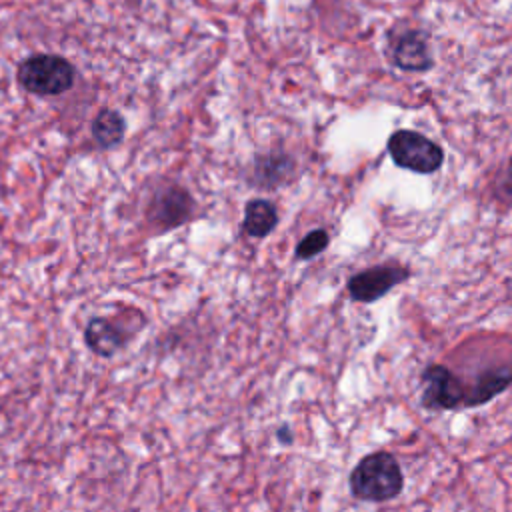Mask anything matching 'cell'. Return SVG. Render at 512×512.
Listing matches in <instances>:
<instances>
[{"mask_svg": "<svg viewBox=\"0 0 512 512\" xmlns=\"http://www.w3.org/2000/svg\"><path fill=\"white\" fill-rule=\"evenodd\" d=\"M350 492L362 502H386L404 488V474L394 454L378 450L366 454L350 472Z\"/></svg>", "mask_w": 512, "mask_h": 512, "instance_id": "1", "label": "cell"}, {"mask_svg": "<svg viewBox=\"0 0 512 512\" xmlns=\"http://www.w3.org/2000/svg\"><path fill=\"white\" fill-rule=\"evenodd\" d=\"M74 66L58 54H32L16 70L18 84L38 96H58L74 86Z\"/></svg>", "mask_w": 512, "mask_h": 512, "instance_id": "2", "label": "cell"}, {"mask_svg": "<svg viewBox=\"0 0 512 512\" xmlns=\"http://www.w3.org/2000/svg\"><path fill=\"white\" fill-rule=\"evenodd\" d=\"M388 154L396 166L418 174H432L444 162V150L414 130H396L388 138Z\"/></svg>", "mask_w": 512, "mask_h": 512, "instance_id": "3", "label": "cell"}, {"mask_svg": "<svg viewBox=\"0 0 512 512\" xmlns=\"http://www.w3.org/2000/svg\"><path fill=\"white\" fill-rule=\"evenodd\" d=\"M422 406L428 410L466 408L468 386L444 364H432L422 372Z\"/></svg>", "mask_w": 512, "mask_h": 512, "instance_id": "4", "label": "cell"}, {"mask_svg": "<svg viewBox=\"0 0 512 512\" xmlns=\"http://www.w3.org/2000/svg\"><path fill=\"white\" fill-rule=\"evenodd\" d=\"M410 278V268L400 262H384L356 272L348 280V294L354 302H376L394 286Z\"/></svg>", "mask_w": 512, "mask_h": 512, "instance_id": "5", "label": "cell"}, {"mask_svg": "<svg viewBox=\"0 0 512 512\" xmlns=\"http://www.w3.org/2000/svg\"><path fill=\"white\" fill-rule=\"evenodd\" d=\"M192 196L176 184L158 190L148 206V218L160 230H170L184 224L192 214Z\"/></svg>", "mask_w": 512, "mask_h": 512, "instance_id": "6", "label": "cell"}, {"mask_svg": "<svg viewBox=\"0 0 512 512\" xmlns=\"http://www.w3.org/2000/svg\"><path fill=\"white\" fill-rule=\"evenodd\" d=\"M392 58L398 68L408 70V72H422V70L432 68V64H434L428 42H426L424 34L418 30L404 32L402 36L396 38L394 48H392Z\"/></svg>", "mask_w": 512, "mask_h": 512, "instance_id": "7", "label": "cell"}, {"mask_svg": "<svg viewBox=\"0 0 512 512\" xmlns=\"http://www.w3.org/2000/svg\"><path fill=\"white\" fill-rule=\"evenodd\" d=\"M512 384V366L500 364L482 370L474 382L468 386V398L466 408H476L492 398H496L500 392H504Z\"/></svg>", "mask_w": 512, "mask_h": 512, "instance_id": "8", "label": "cell"}, {"mask_svg": "<svg viewBox=\"0 0 512 512\" xmlns=\"http://www.w3.org/2000/svg\"><path fill=\"white\" fill-rule=\"evenodd\" d=\"M126 338V332L118 324L102 316L92 318L84 330V340L88 348L102 358L114 356L126 344Z\"/></svg>", "mask_w": 512, "mask_h": 512, "instance_id": "9", "label": "cell"}, {"mask_svg": "<svg viewBox=\"0 0 512 512\" xmlns=\"http://www.w3.org/2000/svg\"><path fill=\"white\" fill-rule=\"evenodd\" d=\"M294 174V160L284 152H272L256 158L252 182L258 188H276L288 182Z\"/></svg>", "mask_w": 512, "mask_h": 512, "instance_id": "10", "label": "cell"}, {"mask_svg": "<svg viewBox=\"0 0 512 512\" xmlns=\"http://www.w3.org/2000/svg\"><path fill=\"white\" fill-rule=\"evenodd\" d=\"M278 224V210L270 200L254 198L244 206L242 232L252 238L268 236Z\"/></svg>", "mask_w": 512, "mask_h": 512, "instance_id": "11", "label": "cell"}, {"mask_svg": "<svg viewBox=\"0 0 512 512\" xmlns=\"http://www.w3.org/2000/svg\"><path fill=\"white\" fill-rule=\"evenodd\" d=\"M126 132V122L120 112L102 108L92 120V138L100 148H112L122 142Z\"/></svg>", "mask_w": 512, "mask_h": 512, "instance_id": "12", "label": "cell"}, {"mask_svg": "<svg viewBox=\"0 0 512 512\" xmlns=\"http://www.w3.org/2000/svg\"><path fill=\"white\" fill-rule=\"evenodd\" d=\"M330 236L324 228L310 230L298 244H296V258L298 260H310L318 254H322L328 248Z\"/></svg>", "mask_w": 512, "mask_h": 512, "instance_id": "13", "label": "cell"}, {"mask_svg": "<svg viewBox=\"0 0 512 512\" xmlns=\"http://www.w3.org/2000/svg\"><path fill=\"white\" fill-rule=\"evenodd\" d=\"M494 194H496V198H498L502 204L512 206V156H510L506 168L502 170V174H500L498 180H496Z\"/></svg>", "mask_w": 512, "mask_h": 512, "instance_id": "14", "label": "cell"}]
</instances>
